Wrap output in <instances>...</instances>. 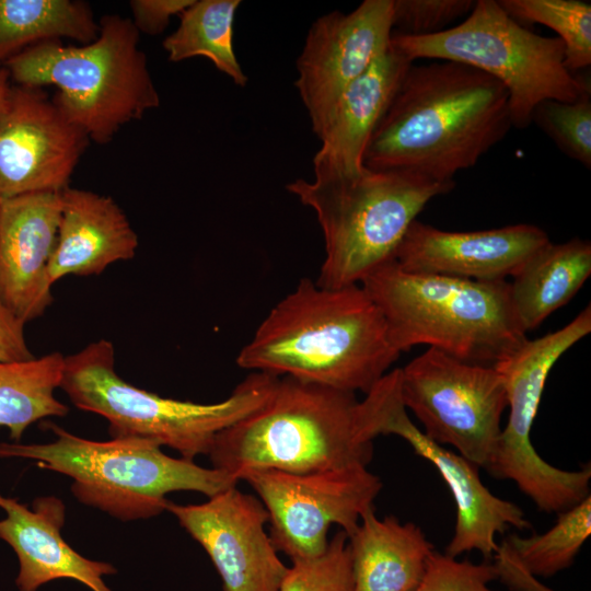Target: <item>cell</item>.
Returning a JSON list of instances; mask_svg holds the SVG:
<instances>
[{
    "mask_svg": "<svg viewBox=\"0 0 591 591\" xmlns=\"http://www.w3.org/2000/svg\"><path fill=\"white\" fill-rule=\"evenodd\" d=\"M354 591H414L434 551L422 530L394 515L382 519L374 507L348 536Z\"/></svg>",
    "mask_w": 591,
    "mask_h": 591,
    "instance_id": "22",
    "label": "cell"
},
{
    "mask_svg": "<svg viewBox=\"0 0 591 591\" xmlns=\"http://www.w3.org/2000/svg\"><path fill=\"white\" fill-rule=\"evenodd\" d=\"M413 63L389 48L343 93L318 138L313 158L314 176L350 174L363 167L366 147Z\"/></svg>",
    "mask_w": 591,
    "mask_h": 591,
    "instance_id": "21",
    "label": "cell"
},
{
    "mask_svg": "<svg viewBox=\"0 0 591 591\" xmlns=\"http://www.w3.org/2000/svg\"><path fill=\"white\" fill-rule=\"evenodd\" d=\"M0 540L7 542L19 559L15 583L20 591H36L55 579H73L92 591H111L103 576L116 572L107 563L88 559L61 536L66 506L54 496L38 497L32 509L16 499L0 495Z\"/></svg>",
    "mask_w": 591,
    "mask_h": 591,
    "instance_id": "19",
    "label": "cell"
},
{
    "mask_svg": "<svg viewBox=\"0 0 591 591\" xmlns=\"http://www.w3.org/2000/svg\"><path fill=\"white\" fill-rule=\"evenodd\" d=\"M45 426L57 437L55 441L0 442V457L33 460L42 468L70 477L71 493L80 502L121 521L159 515L166 509L170 493L196 491L210 498L240 482L221 470L199 466L194 460L169 456L153 440L94 441L51 421Z\"/></svg>",
    "mask_w": 591,
    "mask_h": 591,
    "instance_id": "6",
    "label": "cell"
},
{
    "mask_svg": "<svg viewBox=\"0 0 591 591\" xmlns=\"http://www.w3.org/2000/svg\"><path fill=\"white\" fill-rule=\"evenodd\" d=\"M591 274V243L579 237L548 242L512 277L510 297L523 331L538 327L565 305Z\"/></svg>",
    "mask_w": 591,
    "mask_h": 591,
    "instance_id": "23",
    "label": "cell"
},
{
    "mask_svg": "<svg viewBox=\"0 0 591 591\" xmlns=\"http://www.w3.org/2000/svg\"><path fill=\"white\" fill-rule=\"evenodd\" d=\"M391 46L410 61L428 58L475 68L508 92L512 127H529L543 101L572 102L591 92L586 79L565 66L558 37L533 33L495 0H477L460 24L425 36L392 33Z\"/></svg>",
    "mask_w": 591,
    "mask_h": 591,
    "instance_id": "9",
    "label": "cell"
},
{
    "mask_svg": "<svg viewBox=\"0 0 591 591\" xmlns=\"http://www.w3.org/2000/svg\"><path fill=\"white\" fill-rule=\"evenodd\" d=\"M493 559L497 579L510 591H555L522 566L505 540L498 545Z\"/></svg>",
    "mask_w": 591,
    "mask_h": 591,
    "instance_id": "34",
    "label": "cell"
},
{
    "mask_svg": "<svg viewBox=\"0 0 591 591\" xmlns=\"http://www.w3.org/2000/svg\"><path fill=\"white\" fill-rule=\"evenodd\" d=\"M392 15L393 0H364L349 13L322 15L309 30L296 88L318 138L345 90L389 48Z\"/></svg>",
    "mask_w": 591,
    "mask_h": 591,
    "instance_id": "14",
    "label": "cell"
},
{
    "mask_svg": "<svg viewBox=\"0 0 591 591\" xmlns=\"http://www.w3.org/2000/svg\"><path fill=\"white\" fill-rule=\"evenodd\" d=\"M360 285L399 352L428 345L466 362L494 366L528 339L507 280L409 273L392 259Z\"/></svg>",
    "mask_w": 591,
    "mask_h": 591,
    "instance_id": "4",
    "label": "cell"
},
{
    "mask_svg": "<svg viewBox=\"0 0 591 591\" xmlns=\"http://www.w3.org/2000/svg\"><path fill=\"white\" fill-rule=\"evenodd\" d=\"M60 212L61 192L0 199V299L24 324L54 300L48 267Z\"/></svg>",
    "mask_w": 591,
    "mask_h": 591,
    "instance_id": "18",
    "label": "cell"
},
{
    "mask_svg": "<svg viewBox=\"0 0 591 591\" xmlns=\"http://www.w3.org/2000/svg\"><path fill=\"white\" fill-rule=\"evenodd\" d=\"M89 142L40 88L12 84L0 114V198L62 192Z\"/></svg>",
    "mask_w": 591,
    "mask_h": 591,
    "instance_id": "15",
    "label": "cell"
},
{
    "mask_svg": "<svg viewBox=\"0 0 591 591\" xmlns=\"http://www.w3.org/2000/svg\"><path fill=\"white\" fill-rule=\"evenodd\" d=\"M137 248L138 235L112 197L69 186L61 192L57 243L48 267L53 285L69 275H99L134 258Z\"/></svg>",
    "mask_w": 591,
    "mask_h": 591,
    "instance_id": "20",
    "label": "cell"
},
{
    "mask_svg": "<svg viewBox=\"0 0 591 591\" xmlns=\"http://www.w3.org/2000/svg\"><path fill=\"white\" fill-rule=\"evenodd\" d=\"M1 199V198H0Z\"/></svg>",
    "mask_w": 591,
    "mask_h": 591,
    "instance_id": "37",
    "label": "cell"
},
{
    "mask_svg": "<svg viewBox=\"0 0 591 591\" xmlns=\"http://www.w3.org/2000/svg\"><path fill=\"white\" fill-rule=\"evenodd\" d=\"M12 88L9 73L4 67H0V114L2 113Z\"/></svg>",
    "mask_w": 591,
    "mask_h": 591,
    "instance_id": "36",
    "label": "cell"
},
{
    "mask_svg": "<svg viewBox=\"0 0 591 591\" xmlns=\"http://www.w3.org/2000/svg\"><path fill=\"white\" fill-rule=\"evenodd\" d=\"M399 391L429 439L488 467L508 406L503 379L494 366L466 362L429 347L399 369Z\"/></svg>",
    "mask_w": 591,
    "mask_h": 591,
    "instance_id": "11",
    "label": "cell"
},
{
    "mask_svg": "<svg viewBox=\"0 0 591 591\" xmlns=\"http://www.w3.org/2000/svg\"><path fill=\"white\" fill-rule=\"evenodd\" d=\"M240 0H194L179 15L177 28L163 48L172 62L205 57L232 82L245 86L247 77L236 58L233 26Z\"/></svg>",
    "mask_w": 591,
    "mask_h": 591,
    "instance_id": "26",
    "label": "cell"
},
{
    "mask_svg": "<svg viewBox=\"0 0 591 591\" xmlns=\"http://www.w3.org/2000/svg\"><path fill=\"white\" fill-rule=\"evenodd\" d=\"M591 332V305L570 323L540 338L523 341L494 364L503 379L509 417L486 468L513 482L544 512H563L590 495V465L565 471L544 461L531 441L547 376L556 361Z\"/></svg>",
    "mask_w": 591,
    "mask_h": 591,
    "instance_id": "10",
    "label": "cell"
},
{
    "mask_svg": "<svg viewBox=\"0 0 591 591\" xmlns=\"http://www.w3.org/2000/svg\"><path fill=\"white\" fill-rule=\"evenodd\" d=\"M454 185L363 166L350 174L298 178L286 188L314 210L325 241L317 286L360 285L381 265L394 259L410 224L436 196Z\"/></svg>",
    "mask_w": 591,
    "mask_h": 591,
    "instance_id": "8",
    "label": "cell"
},
{
    "mask_svg": "<svg viewBox=\"0 0 591 591\" xmlns=\"http://www.w3.org/2000/svg\"><path fill=\"white\" fill-rule=\"evenodd\" d=\"M165 510L208 554L223 591H279L288 566L266 531L268 512L258 497L234 486L198 505L169 500Z\"/></svg>",
    "mask_w": 591,
    "mask_h": 591,
    "instance_id": "16",
    "label": "cell"
},
{
    "mask_svg": "<svg viewBox=\"0 0 591 591\" xmlns=\"http://www.w3.org/2000/svg\"><path fill=\"white\" fill-rule=\"evenodd\" d=\"M278 380L252 372L229 397L211 404L166 398L124 381L113 344L99 339L65 356L59 389L79 409L105 418L112 438L153 440L194 460L209 454L218 433L262 407Z\"/></svg>",
    "mask_w": 591,
    "mask_h": 591,
    "instance_id": "7",
    "label": "cell"
},
{
    "mask_svg": "<svg viewBox=\"0 0 591 591\" xmlns=\"http://www.w3.org/2000/svg\"><path fill=\"white\" fill-rule=\"evenodd\" d=\"M140 33L129 18L104 15L97 37L83 45H34L2 67L16 85H53V102L90 141L106 144L126 124L160 105Z\"/></svg>",
    "mask_w": 591,
    "mask_h": 591,
    "instance_id": "5",
    "label": "cell"
},
{
    "mask_svg": "<svg viewBox=\"0 0 591 591\" xmlns=\"http://www.w3.org/2000/svg\"><path fill=\"white\" fill-rule=\"evenodd\" d=\"M518 22L545 25L565 47V66L573 72L591 65V4L579 0H500Z\"/></svg>",
    "mask_w": 591,
    "mask_h": 591,
    "instance_id": "28",
    "label": "cell"
},
{
    "mask_svg": "<svg viewBox=\"0 0 591 591\" xmlns=\"http://www.w3.org/2000/svg\"><path fill=\"white\" fill-rule=\"evenodd\" d=\"M65 356L58 351L24 361L0 362V427L19 442L33 422L63 417L68 406L55 397Z\"/></svg>",
    "mask_w": 591,
    "mask_h": 591,
    "instance_id": "25",
    "label": "cell"
},
{
    "mask_svg": "<svg viewBox=\"0 0 591 591\" xmlns=\"http://www.w3.org/2000/svg\"><path fill=\"white\" fill-rule=\"evenodd\" d=\"M494 580L497 576L491 563L457 560L433 551L414 591H493L488 584Z\"/></svg>",
    "mask_w": 591,
    "mask_h": 591,
    "instance_id": "32",
    "label": "cell"
},
{
    "mask_svg": "<svg viewBox=\"0 0 591 591\" xmlns=\"http://www.w3.org/2000/svg\"><path fill=\"white\" fill-rule=\"evenodd\" d=\"M366 428L374 440L395 434L429 461L448 486L455 505L454 533L445 554L456 557L472 551L486 560L498 548L496 535L508 529L532 528L522 509L495 496L480 480L478 466L429 439L410 420L399 391V369L387 372L360 401Z\"/></svg>",
    "mask_w": 591,
    "mask_h": 591,
    "instance_id": "12",
    "label": "cell"
},
{
    "mask_svg": "<svg viewBox=\"0 0 591 591\" xmlns=\"http://www.w3.org/2000/svg\"><path fill=\"white\" fill-rule=\"evenodd\" d=\"M208 456L237 479L252 470L306 474L367 467L373 440L356 393L279 376L270 398L218 433Z\"/></svg>",
    "mask_w": 591,
    "mask_h": 591,
    "instance_id": "3",
    "label": "cell"
},
{
    "mask_svg": "<svg viewBox=\"0 0 591 591\" xmlns=\"http://www.w3.org/2000/svg\"><path fill=\"white\" fill-rule=\"evenodd\" d=\"M551 242L541 228L520 223L482 231H444L415 220L394 260L409 273L475 281L506 280Z\"/></svg>",
    "mask_w": 591,
    "mask_h": 591,
    "instance_id": "17",
    "label": "cell"
},
{
    "mask_svg": "<svg viewBox=\"0 0 591 591\" xmlns=\"http://www.w3.org/2000/svg\"><path fill=\"white\" fill-rule=\"evenodd\" d=\"M512 127L509 96L493 77L470 66H409L375 127L362 164L455 185Z\"/></svg>",
    "mask_w": 591,
    "mask_h": 591,
    "instance_id": "1",
    "label": "cell"
},
{
    "mask_svg": "<svg viewBox=\"0 0 591 591\" xmlns=\"http://www.w3.org/2000/svg\"><path fill=\"white\" fill-rule=\"evenodd\" d=\"M239 479L257 494L273 544L291 561L324 553L334 524L352 534L382 489L381 479L362 466L306 474L252 470Z\"/></svg>",
    "mask_w": 591,
    "mask_h": 591,
    "instance_id": "13",
    "label": "cell"
},
{
    "mask_svg": "<svg viewBox=\"0 0 591 591\" xmlns=\"http://www.w3.org/2000/svg\"><path fill=\"white\" fill-rule=\"evenodd\" d=\"M194 0H132L130 19L139 33L161 34L174 15H181Z\"/></svg>",
    "mask_w": 591,
    "mask_h": 591,
    "instance_id": "33",
    "label": "cell"
},
{
    "mask_svg": "<svg viewBox=\"0 0 591 591\" xmlns=\"http://www.w3.org/2000/svg\"><path fill=\"white\" fill-rule=\"evenodd\" d=\"M555 524L542 534L505 541L522 566L535 577L549 578L570 567L591 535V496L557 513Z\"/></svg>",
    "mask_w": 591,
    "mask_h": 591,
    "instance_id": "27",
    "label": "cell"
},
{
    "mask_svg": "<svg viewBox=\"0 0 591 591\" xmlns=\"http://www.w3.org/2000/svg\"><path fill=\"white\" fill-rule=\"evenodd\" d=\"M279 591H354L351 556L346 532L337 531L321 555L292 560Z\"/></svg>",
    "mask_w": 591,
    "mask_h": 591,
    "instance_id": "30",
    "label": "cell"
},
{
    "mask_svg": "<svg viewBox=\"0 0 591 591\" xmlns=\"http://www.w3.org/2000/svg\"><path fill=\"white\" fill-rule=\"evenodd\" d=\"M99 23L81 0H0V67L21 51L51 40L93 42Z\"/></svg>",
    "mask_w": 591,
    "mask_h": 591,
    "instance_id": "24",
    "label": "cell"
},
{
    "mask_svg": "<svg viewBox=\"0 0 591 591\" xmlns=\"http://www.w3.org/2000/svg\"><path fill=\"white\" fill-rule=\"evenodd\" d=\"M24 326L0 299V362L24 361L35 357L26 343Z\"/></svg>",
    "mask_w": 591,
    "mask_h": 591,
    "instance_id": "35",
    "label": "cell"
},
{
    "mask_svg": "<svg viewBox=\"0 0 591 591\" xmlns=\"http://www.w3.org/2000/svg\"><path fill=\"white\" fill-rule=\"evenodd\" d=\"M535 123L569 158L591 167V93L572 102L546 100L533 111Z\"/></svg>",
    "mask_w": 591,
    "mask_h": 591,
    "instance_id": "29",
    "label": "cell"
},
{
    "mask_svg": "<svg viewBox=\"0 0 591 591\" xmlns=\"http://www.w3.org/2000/svg\"><path fill=\"white\" fill-rule=\"evenodd\" d=\"M472 0H393V33L425 36L444 31L451 22L467 16Z\"/></svg>",
    "mask_w": 591,
    "mask_h": 591,
    "instance_id": "31",
    "label": "cell"
},
{
    "mask_svg": "<svg viewBox=\"0 0 591 591\" xmlns=\"http://www.w3.org/2000/svg\"><path fill=\"white\" fill-rule=\"evenodd\" d=\"M399 355L361 285L329 289L302 278L269 311L236 363L252 372L367 394Z\"/></svg>",
    "mask_w": 591,
    "mask_h": 591,
    "instance_id": "2",
    "label": "cell"
}]
</instances>
